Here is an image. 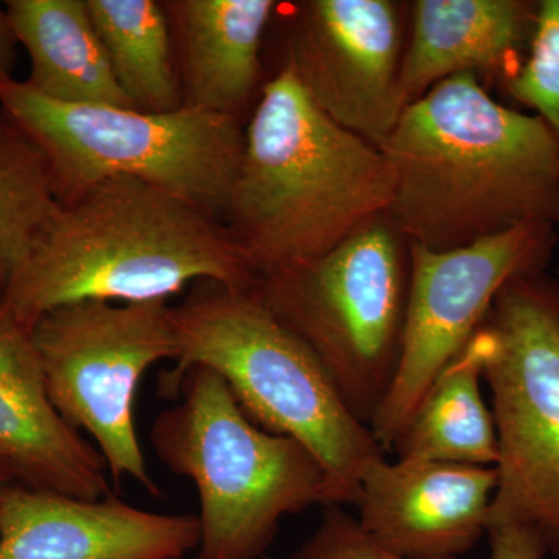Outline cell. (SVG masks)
I'll return each instance as SVG.
<instances>
[{
	"instance_id": "obj_20",
	"label": "cell",
	"mask_w": 559,
	"mask_h": 559,
	"mask_svg": "<svg viewBox=\"0 0 559 559\" xmlns=\"http://www.w3.org/2000/svg\"><path fill=\"white\" fill-rule=\"evenodd\" d=\"M61 205L43 151L0 110V300Z\"/></svg>"
},
{
	"instance_id": "obj_5",
	"label": "cell",
	"mask_w": 559,
	"mask_h": 559,
	"mask_svg": "<svg viewBox=\"0 0 559 559\" xmlns=\"http://www.w3.org/2000/svg\"><path fill=\"white\" fill-rule=\"evenodd\" d=\"M178 401L151 428L162 465L200 496L197 559H263L286 516L329 507V480L299 441L261 429L216 371L194 366L159 380Z\"/></svg>"
},
{
	"instance_id": "obj_13",
	"label": "cell",
	"mask_w": 559,
	"mask_h": 559,
	"mask_svg": "<svg viewBox=\"0 0 559 559\" xmlns=\"http://www.w3.org/2000/svg\"><path fill=\"white\" fill-rule=\"evenodd\" d=\"M495 466L378 460L356 507L369 535L409 559H460L488 533Z\"/></svg>"
},
{
	"instance_id": "obj_23",
	"label": "cell",
	"mask_w": 559,
	"mask_h": 559,
	"mask_svg": "<svg viewBox=\"0 0 559 559\" xmlns=\"http://www.w3.org/2000/svg\"><path fill=\"white\" fill-rule=\"evenodd\" d=\"M487 535L491 559H544L547 555L543 540L528 528L498 527Z\"/></svg>"
},
{
	"instance_id": "obj_8",
	"label": "cell",
	"mask_w": 559,
	"mask_h": 559,
	"mask_svg": "<svg viewBox=\"0 0 559 559\" xmlns=\"http://www.w3.org/2000/svg\"><path fill=\"white\" fill-rule=\"evenodd\" d=\"M481 325L499 448L488 530H532L559 557V278H511Z\"/></svg>"
},
{
	"instance_id": "obj_9",
	"label": "cell",
	"mask_w": 559,
	"mask_h": 559,
	"mask_svg": "<svg viewBox=\"0 0 559 559\" xmlns=\"http://www.w3.org/2000/svg\"><path fill=\"white\" fill-rule=\"evenodd\" d=\"M31 333L61 418L94 439L114 485L132 479L159 498L140 447L135 400L150 367L178 358L173 307L80 301L47 312Z\"/></svg>"
},
{
	"instance_id": "obj_16",
	"label": "cell",
	"mask_w": 559,
	"mask_h": 559,
	"mask_svg": "<svg viewBox=\"0 0 559 559\" xmlns=\"http://www.w3.org/2000/svg\"><path fill=\"white\" fill-rule=\"evenodd\" d=\"M275 0L164 2L179 46L183 108L240 119L259 90L264 33Z\"/></svg>"
},
{
	"instance_id": "obj_11",
	"label": "cell",
	"mask_w": 559,
	"mask_h": 559,
	"mask_svg": "<svg viewBox=\"0 0 559 559\" xmlns=\"http://www.w3.org/2000/svg\"><path fill=\"white\" fill-rule=\"evenodd\" d=\"M403 11L392 0H305L290 17L286 68L323 114L377 148L403 112Z\"/></svg>"
},
{
	"instance_id": "obj_25",
	"label": "cell",
	"mask_w": 559,
	"mask_h": 559,
	"mask_svg": "<svg viewBox=\"0 0 559 559\" xmlns=\"http://www.w3.org/2000/svg\"><path fill=\"white\" fill-rule=\"evenodd\" d=\"M10 484H13V481H11L9 474L0 466V495H2L3 489L9 487Z\"/></svg>"
},
{
	"instance_id": "obj_18",
	"label": "cell",
	"mask_w": 559,
	"mask_h": 559,
	"mask_svg": "<svg viewBox=\"0 0 559 559\" xmlns=\"http://www.w3.org/2000/svg\"><path fill=\"white\" fill-rule=\"evenodd\" d=\"M489 334L484 325L430 382L409 423L393 444L400 460L496 466L495 418L481 396Z\"/></svg>"
},
{
	"instance_id": "obj_3",
	"label": "cell",
	"mask_w": 559,
	"mask_h": 559,
	"mask_svg": "<svg viewBox=\"0 0 559 559\" xmlns=\"http://www.w3.org/2000/svg\"><path fill=\"white\" fill-rule=\"evenodd\" d=\"M392 200L381 150L331 120L283 66L261 87L223 216L257 274L330 252Z\"/></svg>"
},
{
	"instance_id": "obj_7",
	"label": "cell",
	"mask_w": 559,
	"mask_h": 559,
	"mask_svg": "<svg viewBox=\"0 0 559 559\" xmlns=\"http://www.w3.org/2000/svg\"><path fill=\"white\" fill-rule=\"evenodd\" d=\"M409 288V241L388 213L318 259L260 272L252 286L366 426L399 371Z\"/></svg>"
},
{
	"instance_id": "obj_12",
	"label": "cell",
	"mask_w": 559,
	"mask_h": 559,
	"mask_svg": "<svg viewBox=\"0 0 559 559\" xmlns=\"http://www.w3.org/2000/svg\"><path fill=\"white\" fill-rule=\"evenodd\" d=\"M197 514L135 509L10 484L0 495V559H176L200 546Z\"/></svg>"
},
{
	"instance_id": "obj_24",
	"label": "cell",
	"mask_w": 559,
	"mask_h": 559,
	"mask_svg": "<svg viewBox=\"0 0 559 559\" xmlns=\"http://www.w3.org/2000/svg\"><path fill=\"white\" fill-rule=\"evenodd\" d=\"M17 39L13 22L7 7L0 5V83L13 79L14 66L17 61Z\"/></svg>"
},
{
	"instance_id": "obj_17",
	"label": "cell",
	"mask_w": 559,
	"mask_h": 559,
	"mask_svg": "<svg viewBox=\"0 0 559 559\" xmlns=\"http://www.w3.org/2000/svg\"><path fill=\"white\" fill-rule=\"evenodd\" d=\"M28 86L49 100L135 109L114 76L86 0H9Z\"/></svg>"
},
{
	"instance_id": "obj_2",
	"label": "cell",
	"mask_w": 559,
	"mask_h": 559,
	"mask_svg": "<svg viewBox=\"0 0 559 559\" xmlns=\"http://www.w3.org/2000/svg\"><path fill=\"white\" fill-rule=\"evenodd\" d=\"M257 275L218 216L142 180L112 178L61 205L0 312L32 331L66 305L168 301L204 280L252 288Z\"/></svg>"
},
{
	"instance_id": "obj_14",
	"label": "cell",
	"mask_w": 559,
	"mask_h": 559,
	"mask_svg": "<svg viewBox=\"0 0 559 559\" xmlns=\"http://www.w3.org/2000/svg\"><path fill=\"white\" fill-rule=\"evenodd\" d=\"M0 466L13 484L81 499L109 496L97 448L70 428L47 393L32 333L0 312Z\"/></svg>"
},
{
	"instance_id": "obj_4",
	"label": "cell",
	"mask_w": 559,
	"mask_h": 559,
	"mask_svg": "<svg viewBox=\"0 0 559 559\" xmlns=\"http://www.w3.org/2000/svg\"><path fill=\"white\" fill-rule=\"evenodd\" d=\"M178 358L159 380L194 366L216 371L257 426L312 452L329 480V507L353 506L366 471L385 451L360 423L318 356L252 288L204 280L173 307Z\"/></svg>"
},
{
	"instance_id": "obj_10",
	"label": "cell",
	"mask_w": 559,
	"mask_h": 559,
	"mask_svg": "<svg viewBox=\"0 0 559 559\" xmlns=\"http://www.w3.org/2000/svg\"><path fill=\"white\" fill-rule=\"evenodd\" d=\"M557 227L528 221L465 248L433 252L409 242L411 288L399 371L370 423L392 452L430 382L485 322L499 290L520 275L546 271Z\"/></svg>"
},
{
	"instance_id": "obj_19",
	"label": "cell",
	"mask_w": 559,
	"mask_h": 559,
	"mask_svg": "<svg viewBox=\"0 0 559 559\" xmlns=\"http://www.w3.org/2000/svg\"><path fill=\"white\" fill-rule=\"evenodd\" d=\"M95 31L120 90L138 110L183 108L173 61L171 25L156 0H86Z\"/></svg>"
},
{
	"instance_id": "obj_6",
	"label": "cell",
	"mask_w": 559,
	"mask_h": 559,
	"mask_svg": "<svg viewBox=\"0 0 559 559\" xmlns=\"http://www.w3.org/2000/svg\"><path fill=\"white\" fill-rule=\"evenodd\" d=\"M0 110L43 151L62 205L103 180L131 178L223 219L245 148L237 117L69 105L14 79L0 83Z\"/></svg>"
},
{
	"instance_id": "obj_15",
	"label": "cell",
	"mask_w": 559,
	"mask_h": 559,
	"mask_svg": "<svg viewBox=\"0 0 559 559\" xmlns=\"http://www.w3.org/2000/svg\"><path fill=\"white\" fill-rule=\"evenodd\" d=\"M539 2L417 0L401 58L399 100L406 109L441 81L474 73L506 86L527 58Z\"/></svg>"
},
{
	"instance_id": "obj_21",
	"label": "cell",
	"mask_w": 559,
	"mask_h": 559,
	"mask_svg": "<svg viewBox=\"0 0 559 559\" xmlns=\"http://www.w3.org/2000/svg\"><path fill=\"white\" fill-rule=\"evenodd\" d=\"M510 97L535 110L559 148V0H540L527 58L506 84Z\"/></svg>"
},
{
	"instance_id": "obj_1",
	"label": "cell",
	"mask_w": 559,
	"mask_h": 559,
	"mask_svg": "<svg viewBox=\"0 0 559 559\" xmlns=\"http://www.w3.org/2000/svg\"><path fill=\"white\" fill-rule=\"evenodd\" d=\"M380 150L393 175L389 218L414 245L447 252L528 221L559 229L557 140L474 73L407 106Z\"/></svg>"
},
{
	"instance_id": "obj_26",
	"label": "cell",
	"mask_w": 559,
	"mask_h": 559,
	"mask_svg": "<svg viewBox=\"0 0 559 559\" xmlns=\"http://www.w3.org/2000/svg\"><path fill=\"white\" fill-rule=\"evenodd\" d=\"M176 559H186V557H183V558H176ZM263 559H272V558L266 557V558H263Z\"/></svg>"
},
{
	"instance_id": "obj_22",
	"label": "cell",
	"mask_w": 559,
	"mask_h": 559,
	"mask_svg": "<svg viewBox=\"0 0 559 559\" xmlns=\"http://www.w3.org/2000/svg\"><path fill=\"white\" fill-rule=\"evenodd\" d=\"M290 559H409L393 554L369 535L358 518L340 506L325 507L314 533Z\"/></svg>"
}]
</instances>
